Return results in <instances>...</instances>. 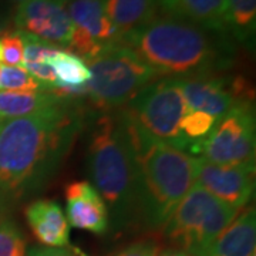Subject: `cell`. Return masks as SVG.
<instances>
[{"label":"cell","mask_w":256,"mask_h":256,"mask_svg":"<svg viewBox=\"0 0 256 256\" xmlns=\"http://www.w3.org/2000/svg\"><path fill=\"white\" fill-rule=\"evenodd\" d=\"M160 8V0H104L106 13L118 30L120 40L156 18Z\"/></svg>","instance_id":"18"},{"label":"cell","mask_w":256,"mask_h":256,"mask_svg":"<svg viewBox=\"0 0 256 256\" xmlns=\"http://www.w3.org/2000/svg\"><path fill=\"white\" fill-rule=\"evenodd\" d=\"M190 111H202L220 121L236 104L250 101L245 82L220 74L176 77Z\"/></svg>","instance_id":"9"},{"label":"cell","mask_w":256,"mask_h":256,"mask_svg":"<svg viewBox=\"0 0 256 256\" xmlns=\"http://www.w3.org/2000/svg\"><path fill=\"white\" fill-rule=\"evenodd\" d=\"M161 248L154 239H141L131 245L122 248L112 256H158Z\"/></svg>","instance_id":"25"},{"label":"cell","mask_w":256,"mask_h":256,"mask_svg":"<svg viewBox=\"0 0 256 256\" xmlns=\"http://www.w3.org/2000/svg\"><path fill=\"white\" fill-rule=\"evenodd\" d=\"M18 32L37 37L50 46L67 48L74 23L68 14V0H26L14 13Z\"/></svg>","instance_id":"10"},{"label":"cell","mask_w":256,"mask_h":256,"mask_svg":"<svg viewBox=\"0 0 256 256\" xmlns=\"http://www.w3.org/2000/svg\"><path fill=\"white\" fill-rule=\"evenodd\" d=\"M47 63L52 67L57 82V88L52 90L54 94L60 97H78L87 92L90 70L80 57L54 48L48 56Z\"/></svg>","instance_id":"16"},{"label":"cell","mask_w":256,"mask_h":256,"mask_svg":"<svg viewBox=\"0 0 256 256\" xmlns=\"http://www.w3.org/2000/svg\"><path fill=\"white\" fill-rule=\"evenodd\" d=\"M239 212L238 208L194 185L176 205L162 232L174 246L185 249L194 256H201L238 216Z\"/></svg>","instance_id":"7"},{"label":"cell","mask_w":256,"mask_h":256,"mask_svg":"<svg viewBox=\"0 0 256 256\" xmlns=\"http://www.w3.org/2000/svg\"><path fill=\"white\" fill-rule=\"evenodd\" d=\"M228 0H174L168 13L214 33L226 34Z\"/></svg>","instance_id":"17"},{"label":"cell","mask_w":256,"mask_h":256,"mask_svg":"<svg viewBox=\"0 0 256 256\" xmlns=\"http://www.w3.org/2000/svg\"><path fill=\"white\" fill-rule=\"evenodd\" d=\"M0 46H2V66L22 67L24 43H23V37L18 32L3 34L0 38Z\"/></svg>","instance_id":"24"},{"label":"cell","mask_w":256,"mask_h":256,"mask_svg":"<svg viewBox=\"0 0 256 256\" xmlns=\"http://www.w3.org/2000/svg\"><path fill=\"white\" fill-rule=\"evenodd\" d=\"M28 240L14 220L0 216V256H26Z\"/></svg>","instance_id":"22"},{"label":"cell","mask_w":256,"mask_h":256,"mask_svg":"<svg viewBox=\"0 0 256 256\" xmlns=\"http://www.w3.org/2000/svg\"><path fill=\"white\" fill-rule=\"evenodd\" d=\"M0 90L3 92H48L23 67L0 66Z\"/></svg>","instance_id":"21"},{"label":"cell","mask_w":256,"mask_h":256,"mask_svg":"<svg viewBox=\"0 0 256 256\" xmlns=\"http://www.w3.org/2000/svg\"><path fill=\"white\" fill-rule=\"evenodd\" d=\"M34 238L46 248H70V225L60 204L37 200L24 210Z\"/></svg>","instance_id":"13"},{"label":"cell","mask_w":256,"mask_h":256,"mask_svg":"<svg viewBox=\"0 0 256 256\" xmlns=\"http://www.w3.org/2000/svg\"><path fill=\"white\" fill-rule=\"evenodd\" d=\"M4 28H6V20H4V18L0 16V34H2L3 32H4Z\"/></svg>","instance_id":"29"},{"label":"cell","mask_w":256,"mask_h":256,"mask_svg":"<svg viewBox=\"0 0 256 256\" xmlns=\"http://www.w3.org/2000/svg\"><path fill=\"white\" fill-rule=\"evenodd\" d=\"M64 98L53 92H3L0 90V121L20 118L54 106Z\"/></svg>","instance_id":"19"},{"label":"cell","mask_w":256,"mask_h":256,"mask_svg":"<svg viewBox=\"0 0 256 256\" xmlns=\"http://www.w3.org/2000/svg\"><path fill=\"white\" fill-rule=\"evenodd\" d=\"M68 14L74 26L84 28L101 44L120 43L118 30L106 13L104 0H68Z\"/></svg>","instance_id":"15"},{"label":"cell","mask_w":256,"mask_h":256,"mask_svg":"<svg viewBox=\"0 0 256 256\" xmlns=\"http://www.w3.org/2000/svg\"><path fill=\"white\" fill-rule=\"evenodd\" d=\"M0 66H2V46H0Z\"/></svg>","instance_id":"30"},{"label":"cell","mask_w":256,"mask_h":256,"mask_svg":"<svg viewBox=\"0 0 256 256\" xmlns=\"http://www.w3.org/2000/svg\"><path fill=\"white\" fill-rule=\"evenodd\" d=\"M66 212L68 225L102 235L110 226V215L100 194L87 181H77L66 186Z\"/></svg>","instance_id":"12"},{"label":"cell","mask_w":256,"mask_h":256,"mask_svg":"<svg viewBox=\"0 0 256 256\" xmlns=\"http://www.w3.org/2000/svg\"><path fill=\"white\" fill-rule=\"evenodd\" d=\"M0 126H2V121H0Z\"/></svg>","instance_id":"32"},{"label":"cell","mask_w":256,"mask_h":256,"mask_svg":"<svg viewBox=\"0 0 256 256\" xmlns=\"http://www.w3.org/2000/svg\"><path fill=\"white\" fill-rule=\"evenodd\" d=\"M216 122V118L206 112L188 111L181 121V132L191 146L192 144L200 142L204 138L208 137V134L214 130Z\"/></svg>","instance_id":"23"},{"label":"cell","mask_w":256,"mask_h":256,"mask_svg":"<svg viewBox=\"0 0 256 256\" xmlns=\"http://www.w3.org/2000/svg\"><path fill=\"white\" fill-rule=\"evenodd\" d=\"M128 130L137 162L138 220L146 228L162 229L195 185V158L186 151Z\"/></svg>","instance_id":"4"},{"label":"cell","mask_w":256,"mask_h":256,"mask_svg":"<svg viewBox=\"0 0 256 256\" xmlns=\"http://www.w3.org/2000/svg\"><path fill=\"white\" fill-rule=\"evenodd\" d=\"M195 185L234 208L242 210L255 190V166H232L195 158Z\"/></svg>","instance_id":"11"},{"label":"cell","mask_w":256,"mask_h":256,"mask_svg":"<svg viewBox=\"0 0 256 256\" xmlns=\"http://www.w3.org/2000/svg\"><path fill=\"white\" fill-rule=\"evenodd\" d=\"M228 33L242 43L254 38L256 28V0H228Z\"/></svg>","instance_id":"20"},{"label":"cell","mask_w":256,"mask_h":256,"mask_svg":"<svg viewBox=\"0 0 256 256\" xmlns=\"http://www.w3.org/2000/svg\"><path fill=\"white\" fill-rule=\"evenodd\" d=\"M87 92L104 112L126 107L144 87L160 76L124 44H111L88 60Z\"/></svg>","instance_id":"6"},{"label":"cell","mask_w":256,"mask_h":256,"mask_svg":"<svg viewBox=\"0 0 256 256\" xmlns=\"http://www.w3.org/2000/svg\"><path fill=\"white\" fill-rule=\"evenodd\" d=\"M26 256H80L76 252H72L68 249H62V248H46L36 246L28 249Z\"/></svg>","instance_id":"26"},{"label":"cell","mask_w":256,"mask_h":256,"mask_svg":"<svg viewBox=\"0 0 256 256\" xmlns=\"http://www.w3.org/2000/svg\"><path fill=\"white\" fill-rule=\"evenodd\" d=\"M188 111L176 77H165L144 87L120 112L137 134L186 151L181 121Z\"/></svg>","instance_id":"5"},{"label":"cell","mask_w":256,"mask_h":256,"mask_svg":"<svg viewBox=\"0 0 256 256\" xmlns=\"http://www.w3.org/2000/svg\"><path fill=\"white\" fill-rule=\"evenodd\" d=\"M225 34L192 24L174 14L156 16L120 40L160 77L216 74L230 62Z\"/></svg>","instance_id":"2"},{"label":"cell","mask_w":256,"mask_h":256,"mask_svg":"<svg viewBox=\"0 0 256 256\" xmlns=\"http://www.w3.org/2000/svg\"><path fill=\"white\" fill-rule=\"evenodd\" d=\"M12 2H18V3H22V2H26V0H12Z\"/></svg>","instance_id":"31"},{"label":"cell","mask_w":256,"mask_h":256,"mask_svg":"<svg viewBox=\"0 0 256 256\" xmlns=\"http://www.w3.org/2000/svg\"><path fill=\"white\" fill-rule=\"evenodd\" d=\"M161 2V8L164 10H170V8L172 6V3H174V0H160Z\"/></svg>","instance_id":"28"},{"label":"cell","mask_w":256,"mask_h":256,"mask_svg":"<svg viewBox=\"0 0 256 256\" xmlns=\"http://www.w3.org/2000/svg\"><path fill=\"white\" fill-rule=\"evenodd\" d=\"M255 250L256 212L254 206H248L201 256H256Z\"/></svg>","instance_id":"14"},{"label":"cell","mask_w":256,"mask_h":256,"mask_svg":"<svg viewBox=\"0 0 256 256\" xmlns=\"http://www.w3.org/2000/svg\"><path fill=\"white\" fill-rule=\"evenodd\" d=\"M158 256H194L191 255L190 252H186L185 249H181V248L171 246V248H165L162 250H160Z\"/></svg>","instance_id":"27"},{"label":"cell","mask_w":256,"mask_h":256,"mask_svg":"<svg viewBox=\"0 0 256 256\" xmlns=\"http://www.w3.org/2000/svg\"><path fill=\"white\" fill-rule=\"evenodd\" d=\"M255 112L250 101L236 104L214 130L188 151L210 162L232 166H255Z\"/></svg>","instance_id":"8"},{"label":"cell","mask_w":256,"mask_h":256,"mask_svg":"<svg viewBox=\"0 0 256 256\" xmlns=\"http://www.w3.org/2000/svg\"><path fill=\"white\" fill-rule=\"evenodd\" d=\"M87 171L116 225L138 220L136 151L120 111L104 112L94 122L87 148Z\"/></svg>","instance_id":"3"},{"label":"cell","mask_w":256,"mask_h":256,"mask_svg":"<svg viewBox=\"0 0 256 256\" xmlns=\"http://www.w3.org/2000/svg\"><path fill=\"white\" fill-rule=\"evenodd\" d=\"M82 101L54 106L0 126V210L40 191L57 172L84 127Z\"/></svg>","instance_id":"1"}]
</instances>
